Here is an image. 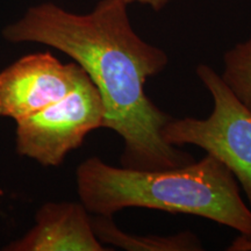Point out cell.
Listing matches in <instances>:
<instances>
[{
  "label": "cell",
  "instance_id": "ba28073f",
  "mask_svg": "<svg viewBox=\"0 0 251 251\" xmlns=\"http://www.w3.org/2000/svg\"><path fill=\"white\" fill-rule=\"evenodd\" d=\"M222 80L251 112V35L224 54Z\"/></svg>",
  "mask_w": 251,
  "mask_h": 251
},
{
  "label": "cell",
  "instance_id": "6da1fadb",
  "mask_svg": "<svg viewBox=\"0 0 251 251\" xmlns=\"http://www.w3.org/2000/svg\"><path fill=\"white\" fill-rule=\"evenodd\" d=\"M124 0H100L76 14L52 2L31 6L7 25L11 43H40L68 55L86 72L101 97L102 128L124 142L122 168L165 170L193 162L190 153L166 143L162 129L172 118L147 96L144 85L169 64L164 50L144 41L131 26Z\"/></svg>",
  "mask_w": 251,
  "mask_h": 251
},
{
  "label": "cell",
  "instance_id": "7a4b0ae2",
  "mask_svg": "<svg viewBox=\"0 0 251 251\" xmlns=\"http://www.w3.org/2000/svg\"><path fill=\"white\" fill-rule=\"evenodd\" d=\"M76 185L90 214L113 216L127 208L183 213L251 236V208L236 179L208 153L198 162L165 170L118 168L93 156L78 165Z\"/></svg>",
  "mask_w": 251,
  "mask_h": 251
},
{
  "label": "cell",
  "instance_id": "52a82bcc",
  "mask_svg": "<svg viewBox=\"0 0 251 251\" xmlns=\"http://www.w3.org/2000/svg\"><path fill=\"white\" fill-rule=\"evenodd\" d=\"M92 228L103 246L127 251H201L205 249L200 238L192 231L174 235H135L124 231L117 226L113 216L94 215Z\"/></svg>",
  "mask_w": 251,
  "mask_h": 251
},
{
  "label": "cell",
  "instance_id": "8992f818",
  "mask_svg": "<svg viewBox=\"0 0 251 251\" xmlns=\"http://www.w3.org/2000/svg\"><path fill=\"white\" fill-rule=\"evenodd\" d=\"M92 216L83 203L49 201L35 214V224L5 251H107L92 228Z\"/></svg>",
  "mask_w": 251,
  "mask_h": 251
},
{
  "label": "cell",
  "instance_id": "3957f363",
  "mask_svg": "<svg viewBox=\"0 0 251 251\" xmlns=\"http://www.w3.org/2000/svg\"><path fill=\"white\" fill-rule=\"evenodd\" d=\"M196 74L211 93L212 113L205 119L171 118L162 129L163 139L175 147L196 146L219 159L242 187L251 208V112L212 67L198 65Z\"/></svg>",
  "mask_w": 251,
  "mask_h": 251
},
{
  "label": "cell",
  "instance_id": "30bf717a",
  "mask_svg": "<svg viewBox=\"0 0 251 251\" xmlns=\"http://www.w3.org/2000/svg\"><path fill=\"white\" fill-rule=\"evenodd\" d=\"M124 1L127 5L135 4V2H136V4L148 6V7L152 8L155 12H159L162 11L171 0H124Z\"/></svg>",
  "mask_w": 251,
  "mask_h": 251
},
{
  "label": "cell",
  "instance_id": "5b68a950",
  "mask_svg": "<svg viewBox=\"0 0 251 251\" xmlns=\"http://www.w3.org/2000/svg\"><path fill=\"white\" fill-rule=\"evenodd\" d=\"M86 72L50 52L26 55L0 72V117L19 121L70 93Z\"/></svg>",
  "mask_w": 251,
  "mask_h": 251
},
{
  "label": "cell",
  "instance_id": "9c48e42d",
  "mask_svg": "<svg viewBox=\"0 0 251 251\" xmlns=\"http://www.w3.org/2000/svg\"><path fill=\"white\" fill-rule=\"evenodd\" d=\"M228 251H251V236L241 235L229 244Z\"/></svg>",
  "mask_w": 251,
  "mask_h": 251
},
{
  "label": "cell",
  "instance_id": "277c9868",
  "mask_svg": "<svg viewBox=\"0 0 251 251\" xmlns=\"http://www.w3.org/2000/svg\"><path fill=\"white\" fill-rule=\"evenodd\" d=\"M103 118L101 97L86 75L62 99L15 121L17 152L43 166L61 165L91 131L102 128Z\"/></svg>",
  "mask_w": 251,
  "mask_h": 251
}]
</instances>
